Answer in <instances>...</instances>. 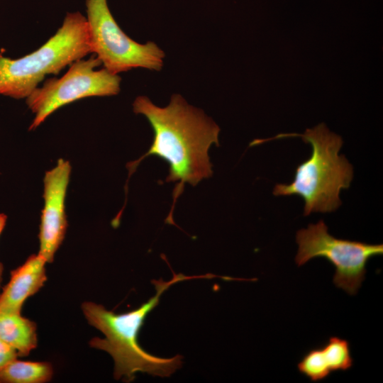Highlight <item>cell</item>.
I'll use <instances>...</instances> for the list:
<instances>
[{"instance_id":"6da1fadb","label":"cell","mask_w":383,"mask_h":383,"mask_svg":"<svg viewBox=\"0 0 383 383\" xmlns=\"http://www.w3.org/2000/svg\"><path fill=\"white\" fill-rule=\"evenodd\" d=\"M133 111L142 114L154 131L150 149L139 159L127 165L128 177L145 157L156 155L169 165L166 182H176L171 210L165 223L174 224L173 211L184 184L196 186L213 174L209 150L219 146V126L204 111L195 108L179 94H173L165 107L155 105L148 97L139 96L133 104Z\"/></svg>"},{"instance_id":"7a4b0ae2","label":"cell","mask_w":383,"mask_h":383,"mask_svg":"<svg viewBox=\"0 0 383 383\" xmlns=\"http://www.w3.org/2000/svg\"><path fill=\"white\" fill-rule=\"evenodd\" d=\"M216 277L212 274L186 276L174 274L171 280H152L156 293L138 309L124 313H115L102 305L91 301L82 304V312L88 323L100 331L104 338L95 337L89 341L91 348L107 352L114 360V378L126 382L135 379L138 372L153 376L170 377L182 367V357L177 355L162 358L144 350L138 342V335L148 314L159 304L161 295L172 284L184 280Z\"/></svg>"},{"instance_id":"3957f363","label":"cell","mask_w":383,"mask_h":383,"mask_svg":"<svg viewBox=\"0 0 383 383\" xmlns=\"http://www.w3.org/2000/svg\"><path fill=\"white\" fill-rule=\"evenodd\" d=\"M289 137H300L310 143V157L299 165L294 178L290 184H277L273 189L274 196L297 194L304 200V215L313 212L327 213L341 205L340 192L348 189L353 177L352 165L345 155H339L343 145L342 138L329 131L321 123L307 128L302 134L280 133L266 139H256L250 146L267 141Z\"/></svg>"},{"instance_id":"277c9868","label":"cell","mask_w":383,"mask_h":383,"mask_svg":"<svg viewBox=\"0 0 383 383\" xmlns=\"http://www.w3.org/2000/svg\"><path fill=\"white\" fill-rule=\"evenodd\" d=\"M90 53L86 17L67 13L55 34L34 52L18 59L0 52V94L26 99L46 75L58 74Z\"/></svg>"},{"instance_id":"5b68a950","label":"cell","mask_w":383,"mask_h":383,"mask_svg":"<svg viewBox=\"0 0 383 383\" xmlns=\"http://www.w3.org/2000/svg\"><path fill=\"white\" fill-rule=\"evenodd\" d=\"M91 53L109 72L118 74L134 68L160 71L164 52L153 42L140 44L128 36L111 14L107 0H86Z\"/></svg>"},{"instance_id":"8992f818","label":"cell","mask_w":383,"mask_h":383,"mask_svg":"<svg viewBox=\"0 0 383 383\" xmlns=\"http://www.w3.org/2000/svg\"><path fill=\"white\" fill-rule=\"evenodd\" d=\"M298 251L295 262L301 267L315 257H323L335 267L333 284L349 295H355L367 272V261L383 253L382 244L335 238L328 233L323 220L309 224L296 234Z\"/></svg>"},{"instance_id":"52a82bcc","label":"cell","mask_w":383,"mask_h":383,"mask_svg":"<svg viewBox=\"0 0 383 383\" xmlns=\"http://www.w3.org/2000/svg\"><path fill=\"white\" fill-rule=\"evenodd\" d=\"M101 61L91 55L72 62L60 78L48 79L26 99L35 114L29 130L38 128L58 109L70 103L89 96H109L120 91L121 79L105 68L96 70Z\"/></svg>"},{"instance_id":"ba28073f","label":"cell","mask_w":383,"mask_h":383,"mask_svg":"<svg viewBox=\"0 0 383 383\" xmlns=\"http://www.w3.org/2000/svg\"><path fill=\"white\" fill-rule=\"evenodd\" d=\"M71 166L68 161L60 159L56 166L44 177V206L42 210L39 232L38 254L46 262H52L67 230L65 197L70 181Z\"/></svg>"},{"instance_id":"9c48e42d","label":"cell","mask_w":383,"mask_h":383,"mask_svg":"<svg viewBox=\"0 0 383 383\" xmlns=\"http://www.w3.org/2000/svg\"><path fill=\"white\" fill-rule=\"evenodd\" d=\"M353 365L350 343L337 336L308 350L297 364L299 372L311 382L326 379L332 372L347 371Z\"/></svg>"},{"instance_id":"30bf717a","label":"cell","mask_w":383,"mask_h":383,"mask_svg":"<svg viewBox=\"0 0 383 383\" xmlns=\"http://www.w3.org/2000/svg\"><path fill=\"white\" fill-rule=\"evenodd\" d=\"M45 260L30 255L26 262L11 272V278L0 294V311L21 313L25 301L37 293L47 280Z\"/></svg>"},{"instance_id":"8fae6325","label":"cell","mask_w":383,"mask_h":383,"mask_svg":"<svg viewBox=\"0 0 383 383\" xmlns=\"http://www.w3.org/2000/svg\"><path fill=\"white\" fill-rule=\"evenodd\" d=\"M0 339L18 356H27L38 345L36 323L21 313L0 311Z\"/></svg>"},{"instance_id":"7c38bea8","label":"cell","mask_w":383,"mask_h":383,"mask_svg":"<svg viewBox=\"0 0 383 383\" xmlns=\"http://www.w3.org/2000/svg\"><path fill=\"white\" fill-rule=\"evenodd\" d=\"M53 369L49 362L13 360L0 371V382L43 383L51 379Z\"/></svg>"},{"instance_id":"4fadbf2b","label":"cell","mask_w":383,"mask_h":383,"mask_svg":"<svg viewBox=\"0 0 383 383\" xmlns=\"http://www.w3.org/2000/svg\"><path fill=\"white\" fill-rule=\"evenodd\" d=\"M17 351L0 339V371L9 363L17 359Z\"/></svg>"},{"instance_id":"5bb4252c","label":"cell","mask_w":383,"mask_h":383,"mask_svg":"<svg viewBox=\"0 0 383 383\" xmlns=\"http://www.w3.org/2000/svg\"><path fill=\"white\" fill-rule=\"evenodd\" d=\"M7 216L4 213H0V235L2 233L6 223ZM4 272V265L0 262V289L2 282V275Z\"/></svg>"}]
</instances>
